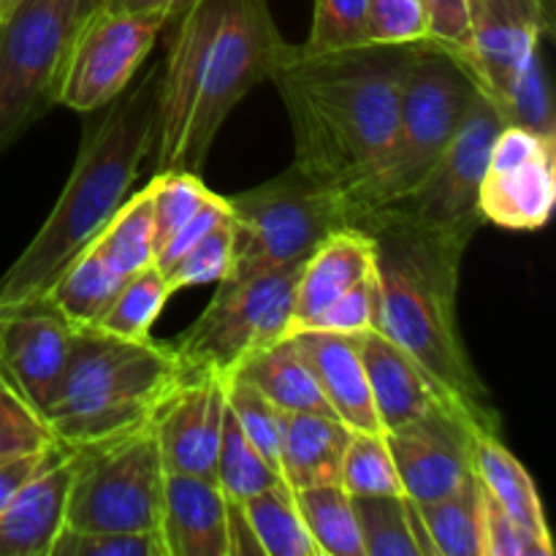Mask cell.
<instances>
[{
  "instance_id": "1",
  "label": "cell",
  "mask_w": 556,
  "mask_h": 556,
  "mask_svg": "<svg viewBox=\"0 0 556 556\" xmlns=\"http://www.w3.org/2000/svg\"><path fill=\"white\" fill-rule=\"evenodd\" d=\"M172 25L157 81L152 172L201 174L228 114L271 79L291 43L266 0H195Z\"/></svg>"
},
{
  "instance_id": "2",
  "label": "cell",
  "mask_w": 556,
  "mask_h": 556,
  "mask_svg": "<svg viewBox=\"0 0 556 556\" xmlns=\"http://www.w3.org/2000/svg\"><path fill=\"white\" fill-rule=\"evenodd\" d=\"M413 47H358L309 54L288 47L271 74L293 130V166L353 199L389 157L402 76Z\"/></svg>"
},
{
  "instance_id": "3",
  "label": "cell",
  "mask_w": 556,
  "mask_h": 556,
  "mask_svg": "<svg viewBox=\"0 0 556 556\" xmlns=\"http://www.w3.org/2000/svg\"><path fill=\"white\" fill-rule=\"evenodd\" d=\"M358 231L375 242V329L402 348L478 432H503L456 320L467 250L383 217L364 220Z\"/></svg>"
},
{
  "instance_id": "4",
  "label": "cell",
  "mask_w": 556,
  "mask_h": 556,
  "mask_svg": "<svg viewBox=\"0 0 556 556\" xmlns=\"http://www.w3.org/2000/svg\"><path fill=\"white\" fill-rule=\"evenodd\" d=\"M161 63L134 87H125L101 117L85 125L71 177L43 226L20 258L0 277V307L41 299L60 271L96 242L114 212L130 195L139 168L152 150Z\"/></svg>"
},
{
  "instance_id": "5",
  "label": "cell",
  "mask_w": 556,
  "mask_h": 556,
  "mask_svg": "<svg viewBox=\"0 0 556 556\" xmlns=\"http://www.w3.org/2000/svg\"><path fill=\"white\" fill-rule=\"evenodd\" d=\"M188 380L174 345L128 340L101 326H76L68 362L43 418L68 448L106 443L157 416Z\"/></svg>"
},
{
  "instance_id": "6",
  "label": "cell",
  "mask_w": 556,
  "mask_h": 556,
  "mask_svg": "<svg viewBox=\"0 0 556 556\" xmlns=\"http://www.w3.org/2000/svg\"><path fill=\"white\" fill-rule=\"evenodd\" d=\"M478 87L465 65L424 41L402 76L394 144L378 177L348 199L351 226L378 206L394 204L424 182L465 123Z\"/></svg>"
},
{
  "instance_id": "7",
  "label": "cell",
  "mask_w": 556,
  "mask_h": 556,
  "mask_svg": "<svg viewBox=\"0 0 556 556\" xmlns=\"http://www.w3.org/2000/svg\"><path fill=\"white\" fill-rule=\"evenodd\" d=\"M226 201L233 248L223 280H244L307 261L329 233L351 226L345 199L313 182L296 166Z\"/></svg>"
},
{
  "instance_id": "8",
  "label": "cell",
  "mask_w": 556,
  "mask_h": 556,
  "mask_svg": "<svg viewBox=\"0 0 556 556\" xmlns=\"http://www.w3.org/2000/svg\"><path fill=\"white\" fill-rule=\"evenodd\" d=\"M98 0H22L0 20V155L58 103L76 30Z\"/></svg>"
},
{
  "instance_id": "9",
  "label": "cell",
  "mask_w": 556,
  "mask_h": 556,
  "mask_svg": "<svg viewBox=\"0 0 556 556\" xmlns=\"http://www.w3.org/2000/svg\"><path fill=\"white\" fill-rule=\"evenodd\" d=\"M76 467L65 527L76 532L161 530L163 470L152 421L106 440L74 448Z\"/></svg>"
},
{
  "instance_id": "10",
  "label": "cell",
  "mask_w": 556,
  "mask_h": 556,
  "mask_svg": "<svg viewBox=\"0 0 556 556\" xmlns=\"http://www.w3.org/2000/svg\"><path fill=\"white\" fill-rule=\"evenodd\" d=\"M500 128H503V119L494 112L492 101L478 90L465 123L445 147L432 172L424 177V182L405 199L362 215L353 223V228L372 217H383V220L410 226L427 237L454 244V248H470L472 237L483 226L481 185L483 174H486L489 150H492Z\"/></svg>"
},
{
  "instance_id": "11",
  "label": "cell",
  "mask_w": 556,
  "mask_h": 556,
  "mask_svg": "<svg viewBox=\"0 0 556 556\" xmlns=\"http://www.w3.org/2000/svg\"><path fill=\"white\" fill-rule=\"evenodd\" d=\"M302 266L299 261L244 280L217 282L212 302L174 345L188 375H228L244 358L282 340L291 329L293 288Z\"/></svg>"
},
{
  "instance_id": "12",
  "label": "cell",
  "mask_w": 556,
  "mask_h": 556,
  "mask_svg": "<svg viewBox=\"0 0 556 556\" xmlns=\"http://www.w3.org/2000/svg\"><path fill=\"white\" fill-rule=\"evenodd\" d=\"M155 11H109L96 5L76 30L60 74L58 103L92 114L112 103L136 79L166 27Z\"/></svg>"
},
{
  "instance_id": "13",
  "label": "cell",
  "mask_w": 556,
  "mask_h": 556,
  "mask_svg": "<svg viewBox=\"0 0 556 556\" xmlns=\"http://www.w3.org/2000/svg\"><path fill=\"white\" fill-rule=\"evenodd\" d=\"M554 201L556 139L503 125L483 174V223L505 231H538L552 217Z\"/></svg>"
},
{
  "instance_id": "14",
  "label": "cell",
  "mask_w": 556,
  "mask_h": 556,
  "mask_svg": "<svg viewBox=\"0 0 556 556\" xmlns=\"http://www.w3.org/2000/svg\"><path fill=\"white\" fill-rule=\"evenodd\" d=\"M476 434L481 432L470 418L451 405L386 434L405 497L410 503H429L467 481L472 476Z\"/></svg>"
},
{
  "instance_id": "15",
  "label": "cell",
  "mask_w": 556,
  "mask_h": 556,
  "mask_svg": "<svg viewBox=\"0 0 556 556\" xmlns=\"http://www.w3.org/2000/svg\"><path fill=\"white\" fill-rule=\"evenodd\" d=\"M470 54L462 65L478 90L497 106L532 52L554 36L541 0H467Z\"/></svg>"
},
{
  "instance_id": "16",
  "label": "cell",
  "mask_w": 556,
  "mask_h": 556,
  "mask_svg": "<svg viewBox=\"0 0 556 556\" xmlns=\"http://www.w3.org/2000/svg\"><path fill=\"white\" fill-rule=\"evenodd\" d=\"M76 326L47 296L0 307V375L43 416Z\"/></svg>"
},
{
  "instance_id": "17",
  "label": "cell",
  "mask_w": 556,
  "mask_h": 556,
  "mask_svg": "<svg viewBox=\"0 0 556 556\" xmlns=\"http://www.w3.org/2000/svg\"><path fill=\"white\" fill-rule=\"evenodd\" d=\"M226 413V375H188L152 418L163 470L215 481Z\"/></svg>"
},
{
  "instance_id": "18",
  "label": "cell",
  "mask_w": 556,
  "mask_h": 556,
  "mask_svg": "<svg viewBox=\"0 0 556 556\" xmlns=\"http://www.w3.org/2000/svg\"><path fill=\"white\" fill-rule=\"evenodd\" d=\"M76 454L54 445L41 467L0 510V556H49L65 530Z\"/></svg>"
},
{
  "instance_id": "19",
  "label": "cell",
  "mask_w": 556,
  "mask_h": 556,
  "mask_svg": "<svg viewBox=\"0 0 556 556\" xmlns=\"http://www.w3.org/2000/svg\"><path fill=\"white\" fill-rule=\"evenodd\" d=\"M362 358L383 434L400 432L443 405L456 407L438 383L378 329L362 331Z\"/></svg>"
},
{
  "instance_id": "20",
  "label": "cell",
  "mask_w": 556,
  "mask_h": 556,
  "mask_svg": "<svg viewBox=\"0 0 556 556\" xmlns=\"http://www.w3.org/2000/svg\"><path fill=\"white\" fill-rule=\"evenodd\" d=\"M291 337L302 348L331 413L351 432H383L375 416L372 394H369L367 369L362 358V334L302 329L291 331Z\"/></svg>"
},
{
  "instance_id": "21",
  "label": "cell",
  "mask_w": 556,
  "mask_h": 556,
  "mask_svg": "<svg viewBox=\"0 0 556 556\" xmlns=\"http://www.w3.org/2000/svg\"><path fill=\"white\" fill-rule=\"evenodd\" d=\"M228 508L212 478L166 472L161 535L168 556H231Z\"/></svg>"
},
{
  "instance_id": "22",
  "label": "cell",
  "mask_w": 556,
  "mask_h": 556,
  "mask_svg": "<svg viewBox=\"0 0 556 556\" xmlns=\"http://www.w3.org/2000/svg\"><path fill=\"white\" fill-rule=\"evenodd\" d=\"M375 271V242L367 231L340 228L329 233L304 261L302 275L293 288L291 331L313 326V320Z\"/></svg>"
},
{
  "instance_id": "23",
  "label": "cell",
  "mask_w": 556,
  "mask_h": 556,
  "mask_svg": "<svg viewBox=\"0 0 556 556\" xmlns=\"http://www.w3.org/2000/svg\"><path fill=\"white\" fill-rule=\"evenodd\" d=\"M351 429L324 413H286L282 429L280 472L282 481L296 489L340 483Z\"/></svg>"
},
{
  "instance_id": "24",
  "label": "cell",
  "mask_w": 556,
  "mask_h": 556,
  "mask_svg": "<svg viewBox=\"0 0 556 556\" xmlns=\"http://www.w3.org/2000/svg\"><path fill=\"white\" fill-rule=\"evenodd\" d=\"M233 372L242 375L244 380L255 386L266 400L282 413H324L334 416L304 358L302 348L296 345L291 334L271 342L264 351L244 358ZM337 418V416H334Z\"/></svg>"
},
{
  "instance_id": "25",
  "label": "cell",
  "mask_w": 556,
  "mask_h": 556,
  "mask_svg": "<svg viewBox=\"0 0 556 556\" xmlns=\"http://www.w3.org/2000/svg\"><path fill=\"white\" fill-rule=\"evenodd\" d=\"M472 472L478 476L481 486L489 497L521 527L541 538L543 543L554 546L552 532L546 525V510H543L541 494L535 481L527 472V467L505 448L500 434H476V448H472Z\"/></svg>"
},
{
  "instance_id": "26",
  "label": "cell",
  "mask_w": 556,
  "mask_h": 556,
  "mask_svg": "<svg viewBox=\"0 0 556 556\" xmlns=\"http://www.w3.org/2000/svg\"><path fill=\"white\" fill-rule=\"evenodd\" d=\"M413 505L434 556H486L483 554V486L476 472L445 497Z\"/></svg>"
},
{
  "instance_id": "27",
  "label": "cell",
  "mask_w": 556,
  "mask_h": 556,
  "mask_svg": "<svg viewBox=\"0 0 556 556\" xmlns=\"http://www.w3.org/2000/svg\"><path fill=\"white\" fill-rule=\"evenodd\" d=\"M364 556H434L416 505L405 494L353 497Z\"/></svg>"
},
{
  "instance_id": "28",
  "label": "cell",
  "mask_w": 556,
  "mask_h": 556,
  "mask_svg": "<svg viewBox=\"0 0 556 556\" xmlns=\"http://www.w3.org/2000/svg\"><path fill=\"white\" fill-rule=\"evenodd\" d=\"M125 277L106 264L96 244L81 250L43 296L74 326H96L123 288Z\"/></svg>"
},
{
  "instance_id": "29",
  "label": "cell",
  "mask_w": 556,
  "mask_h": 556,
  "mask_svg": "<svg viewBox=\"0 0 556 556\" xmlns=\"http://www.w3.org/2000/svg\"><path fill=\"white\" fill-rule=\"evenodd\" d=\"M293 497L320 556H364L356 508L342 483L296 489Z\"/></svg>"
},
{
  "instance_id": "30",
  "label": "cell",
  "mask_w": 556,
  "mask_h": 556,
  "mask_svg": "<svg viewBox=\"0 0 556 556\" xmlns=\"http://www.w3.org/2000/svg\"><path fill=\"white\" fill-rule=\"evenodd\" d=\"M264 556H320L304 527L291 486H271L239 503Z\"/></svg>"
},
{
  "instance_id": "31",
  "label": "cell",
  "mask_w": 556,
  "mask_h": 556,
  "mask_svg": "<svg viewBox=\"0 0 556 556\" xmlns=\"http://www.w3.org/2000/svg\"><path fill=\"white\" fill-rule=\"evenodd\" d=\"M92 244L106 258V264L123 277H130L144 266L155 264V223H152V204L147 188L125 199V204L114 212V217Z\"/></svg>"
},
{
  "instance_id": "32",
  "label": "cell",
  "mask_w": 556,
  "mask_h": 556,
  "mask_svg": "<svg viewBox=\"0 0 556 556\" xmlns=\"http://www.w3.org/2000/svg\"><path fill=\"white\" fill-rule=\"evenodd\" d=\"M215 481L223 489L231 503H244V500L255 497V494L266 492L271 486H282V476L258 454L248 434L233 418L231 407L226 402V413H223V432H220V448H217V467ZM288 486V483H286Z\"/></svg>"
},
{
  "instance_id": "33",
  "label": "cell",
  "mask_w": 556,
  "mask_h": 556,
  "mask_svg": "<svg viewBox=\"0 0 556 556\" xmlns=\"http://www.w3.org/2000/svg\"><path fill=\"white\" fill-rule=\"evenodd\" d=\"M172 296L174 293L168 291L163 271L150 264L136 275L125 277L123 288L96 326L117 337H128V340H144Z\"/></svg>"
},
{
  "instance_id": "34",
  "label": "cell",
  "mask_w": 556,
  "mask_h": 556,
  "mask_svg": "<svg viewBox=\"0 0 556 556\" xmlns=\"http://www.w3.org/2000/svg\"><path fill=\"white\" fill-rule=\"evenodd\" d=\"M494 112L500 114L503 125H514V128H525L532 130V134L546 136V139H556L554 101L546 63H543V43L527 58V63L521 65L519 74L510 81L503 101L494 106Z\"/></svg>"
},
{
  "instance_id": "35",
  "label": "cell",
  "mask_w": 556,
  "mask_h": 556,
  "mask_svg": "<svg viewBox=\"0 0 556 556\" xmlns=\"http://www.w3.org/2000/svg\"><path fill=\"white\" fill-rule=\"evenodd\" d=\"M340 483L351 497L405 494L383 432H351Z\"/></svg>"
},
{
  "instance_id": "36",
  "label": "cell",
  "mask_w": 556,
  "mask_h": 556,
  "mask_svg": "<svg viewBox=\"0 0 556 556\" xmlns=\"http://www.w3.org/2000/svg\"><path fill=\"white\" fill-rule=\"evenodd\" d=\"M226 402L231 407L233 418L248 434L250 443L258 448V454L280 472V448L282 429H286V413L271 405L250 380L239 372L226 375ZM282 476V472H280Z\"/></svg>"
},
{
  "instance_id": "37",
  "label": "cell",
  "mask_w": 556,
  "mask_h": 556,
  "mask_svg": "<svg viewBox=\"0 0 556 556\" xmlns=\"http://www.w3.org/2000/svg\"><path fill=\"white\" fill-rule=\"evenodd\" d=\"M147 193L155 223V255L212 199V190L201 182V174L190 172L155 174L147 185Z\"/></svg>"
},
{
  "instance_id": "38",
  "label": "cell",
  "mask_w": 556,
  "mask_h": 556,
  "mask_svg": "<svg viewBox=\"0 0 556 556\" xmlns=\"http://www.w3.org/2000/svg\"><path fill=\"white\" fill-rule=\"evenodd\" d=\"M47 418L0 375V465L54 445Z\"/></svg>"
},
{
  "instance_id": "39",
  "label": "cell",
  "mask_w": 556,
  "mask_h": 556,
  "mask_svg": "<svg viewBox=\"0 0 556 556\" xmlns=\"http://www.w3.org/2000/svg\"><path fill=\"white\" fill-rule=\"evenodd\" d=\"M233 228L231 212L223 223H217L210 233L199 239L190 250H185L174 264L163 269L168 291L177 293L190 286H206V282H220L231 266Z\"/></svg>"
},
{
  "instance_id": "40",
  "label": "cell",
  "mask_w": 556,
  "mask_h": 556,
  "mask_svg": "<svg viewBox=\"0 0 556 556\" xmlns=\"http://www.w3.org/2000/svg\"><path fill=\"white\" fill-rule=\"evenodd\" d=\"M304 52L324 54L367 47V0H315Z\"/></svg>"
},
{
  "instance_id": "41",
  "label": "cell",
  "mask_w": 556,
  "mask_h": 556,
  "mask_svg": "<svg viewBox=\"0 0 556 556\" xmlns=\"http://www.w3.org/2000/svg\"><path fill=\"white\" fill-rule=\"evenodd\" d=\"M429 41V22L421 0H367V43L413 47Z\"/></svg>"
},
{
  "instance_id": "42",
  "label": "cell",
  "mask_w": 556,
  "mask_h": 556,
  "mask_svg": "<svg viewBox=\"0 0 556 556\" xmlns=\"http://www.w3.org/2000/svg\"><path fill=\"white\" fill-rule=\"evenodd\" d=\"M49 556H168L161 530L76 532L65 527Z\"/></svg>"
},
{
  "instance_id": "43",
  "label": "cell",
  "mask_w": 556,
  "mask_h": 556,
  "mask_svg": "<svg viewBox=\"0 0 556 556\" xmlns=\"http://www.w3.org/2000/svg\"><path fill=\"white\" fill-rule=\"evenodd\" d=\"M483 554L486 556H552L554 546L510 519L483 489Z\"/></svg>"
},
{
  "instance_id": "44",
  "label": "cell",
  "mask_w": 556,
  "mask_h": 556,
  "mask_svg": "<svg viewBox=\"0 0 556 556\" xmlns=\"http://www.w3.org/2000/svg\"><path fill=\"white\" fill-rule=\"evenodd\" d=\"M429 22V43L465 63L470 54V16L467 0H421Z\"/></svg>"
},
{
  "instance_id": "45",
  "label": "cell",
  "mask_w": 556,
  "mask_h": 556,
  "mask_svg": "<svg viewBox=\"0 0 556 556\" xmlns=\"http://www.w3.org/2000/svg\"><path fill=\"white\" fill-rule=\"evenodd\" d=\"M309 329L342 331V334H362V331L375 329V271L367 280L342 293L334 304H329Z\"/></svg>"
},
{
  "instance_id": "46",
  "label": "cell",
  "mask_w": 556,
  "mask_h": 556,
  "mask_svg": "<svg viewBox=\"0 0 556 556\" xmlns=\"http://www.w3.org/2000/svg\"><path fill=\"white\" fill-rule=\"evenodd\" d=\"M228 217V201L223 199V195H215L212 193V199L206 201L204 206H201L199 212H195L193 217H190L188 223H185L182 228H179L177 233H174L172 239H168L166 244L161 248V253L155 255V266L157 269H166L168 264H174V261L179 258V255L185 253V250L193 248L195 242H199L204 233H210L212 228L217 226V223H223Z\"/></svg>"
},
{
  "instance_id": "47",
  "label": "cell",
  "mask_w": 556,
  "mask_h": 556,
  "mask_svg": "<svg viewBox=\"0 0 556 556\" xmlns=\"http://www.w3.org/2000/svg\"><path fill=\"white\" fill-rule=\"evenodd\" d=\"M54 445H49V448H43V451H36V454L20 456V459L9 462V465H0V510L9 505V500L14 497L16 489H20L22 483H25L27 478H30L33 472H36L38 467L47 462V456L52 454Z\"/></svg>"
},
{
  "instance_id": "48",
  "label": "cell",
  "mask_w": 556,
  "mask_h": 556,
  "mask_svg": "<svg viewBox=\"0 0 556 556\" xmlns=\"http://www.w3.org/2000/svg\"><path fill=\"white\" fill-rule=\"evenodd\" d=\"M193 3L195 0H98V5L109 11H155L166 16L168 25Z\"/></svg>"
},
{
  "instance_id": "49",
  "label": "cell",
  "mask_w": 556,
  "mask_h": 556,
  "mask_svg": "<svg viewBox=\"0 0 556 556\" xmlns=\"http://www.w3.org/2000/svg\"><path fill=\"white\" fill-rule=\"evenodd\" d=\"M20 3L22 0H0V20H5V16H9Z\"/></svg>"
},
{
  "instance_id": "50",
  "label": "cell",
  "mask_w": 556,
  "mask_h": 556,
  "mask_svg": "<svg viewBox=\"0 0 556 556\" xmlns=\"http://www.w3.org/2000/svg\"><path fill=\"white\" fill-rule=\"evenodd\" d=\"M541 5L546 9V14L554 20V0H541Z\"/></svg>"
}]
</instances>
